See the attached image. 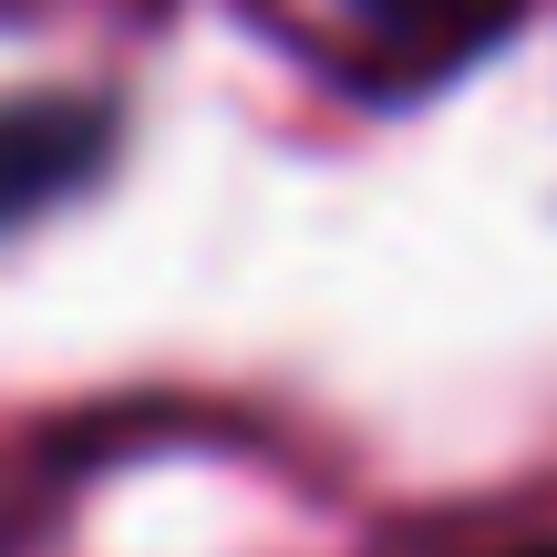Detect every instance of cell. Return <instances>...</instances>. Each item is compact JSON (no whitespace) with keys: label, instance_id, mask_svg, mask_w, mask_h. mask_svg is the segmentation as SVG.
Returning <instances> with one entry per match:
<instances>
[{"label":"cell","instance_id":"obj_2","mask_svg":"<svg viewBox=\"0 0 557 557\" xmlns=\"http://www.w3.org/2000/svg\"><path fill=\"white\" fill-rule=\"evenodd\" d=\"M527 557H557V547H527Z\"/></svg>","mask_w":557,"mask_h":557},{"label":"cell","instance_id":"obj_1","mask_svg":"<svg viewBox=\"0 0 557 557\" xmlns=\"http://www.w3.org/2000/svg\"><path fill=\"white\" fill-rule=\"evenodd\" d=\"M94 145H103V114H83V103H11L0 114V218L73 186L94 165Z\"/></svg>","mask_w":557,"mask_h":557}]
</instances>
